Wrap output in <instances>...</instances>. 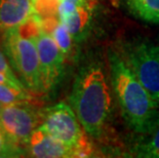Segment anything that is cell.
I'll return each mask as SVG.
<instances>
[{"label":"cell","instance_id":"9c48e42d","mask_svg":"<svg viewBox=\"0 0 159 158\" xmlns=\"http://www.w3.org/2000/svg\"><path fill=\"white\" fill-rule=\"evenodd\" d=\"M33 15L32 0H0V31L19 28Z\"/></svg>","mask_w":159,"mask_h":158},{"label":"cell","instance_id":"44dd1931","mask_svg":"<svg viewBox=\"0 0 159 158\" xmlns=\"http://www.w3.org/2000/svg\"><path fill=\"white\" fill-rule=\"evenodd\" d=\"M3 106H4V105H3V104H2L1 102H0V112H1V110H2V108H3Z\"/></svg>","mask_w":159,"mask_h":158},{"label":"cell","instance_id":"9a60e30c","mask_svg":"<svg viewBox=\"0 0 159 158\" xmlns=\"http://www.w3.org/2000/svg\"><path fill=\"white\" fill-rule=\"evenodd\" d=\"M61 2L62 0H35L33 2L34 13L40 18L57 16Z\"/></svg>","mask_w":159,"mask_h":158},{"label":"cell","instance_id":"8992f818","mask_svg":"<svg viewBox=\"0 0 159 158\" xmlns=\"http://www.w3.org/2000/svg\"><path fill=\"white\" fill-rule=\"evenodd\" d=\"M123 60L159 106V46L136 43L126 48Z\"/></svg>","mask_w":159,"mask_h":158},{"label":"cell","instance_id":"4fadbf2b","mask_svg":"<svg viewBox=\"0 0 159 158\" xmlns=\"http://www.w3.org/2000/svg\"><path fill=\"white\" fill-rule=\"evenodd\" d=\"M91 16L90 5H78L72 15H71L64 24L67 27L70 34L74 40L80 38L85 33L89 25Z\"/></svg>","mask_w":159,"mask_h":158},{"label":"cell","instance_id":"277c9868","mask_svg":"<svg viewBox=\"0 0 159 158\" xmlns=\"http://www.w3.org/2000/svg\"><path fill=\"white\" fill-rule=\"evenodd\" d=\"M53 138L77 151V157H87L93 153L85 130L71 105L60 102L42 112L39 125Z\"/></svg>","mask_w":159,"mask_h":158},{"label":"cell","instance_id":"5bb4252c","mask_svg":"<svg viewBox=\"0 0 159 158\" xmlns=\"http://www.w3.org/2000/svg\"><path fill=\"white\" fill-rule=\"evenodd\" d=\"M48 34L53 38V40L57 42V44L59 45L61 50L64 52V55L68 56L71 52L73 44V37L70 34L67 27L64 23H62L59 20L55 25L52 26V28L49 30Z\"/></svg>","mask_w":159,"mask_h":158},{"label":"cell","instance_id":"ac0fdd59","mask_svg":"<svg viewBox=\"0 0 159 158\" xmlns=\"http://www.w3.org/2000/svg\"><path fill=\"white\" fill-rule=\"evenodd\" d=\"M77 6L78 5L72 1H70V0H62L59 7V12H57V16H59L60 21L62 23L66 22L69 16L75 11Z\"/></svg>","mask_w":159,"mask_h":158},{"label":"cell","instance_id":"e0dca14e","mask_svg":"<svg viewBox=\"0 0 159 158\" xmlns=\"http://www.w3.org/2000/svg\"><path fill=\"white\" fill-rule=\"evenodd\" d=\"M20 155L8 141L4 132L0 127V157H13Z\"/></svg>","mask_w":159,"mask_h":158},{"label":"cell","instance_id":"ba28073f","mask_svg":"<svg viewBox=\"0 0 159 158\" xmlns=\"http://www.w3.org/2000/svg\"><path fill=\"white\" fill-rule=\"evenodd\" d=\"M29 156L37 158H68L77 157V151L65 145L38 126L28 142Z\"/></svg>","mask_w":159,"mask_h":158},{"label":"cell","instance_id":"2e32d148","mask_svg":"<svg viewBox=\"0 0 159 158\" xmlns=\"http://www.w3.org/2000/svg\"><path fill=\"white\" fill-rule=\"evenodd\" d=\"M8 60L6 58V55H4L1 50H0V73L4 74V75L11 80L13 83H16V85L21 86V87H26L25 85L21 82V80L19 79V77L16 76V72L13 71L12 67L9 65ZM28 89V88H27Z\"/></svg>","mask_w":159,"mask_h":158},{"label":"cell","instance_id":"52a82bcc","mask_svg":"<svg viewBox=\"0 0 159 158\" xmlns=\"http://www.w3.org/2000/svg\"><path fill=\"white\" fill-rule=\"evenodd\" d=\"M39 55L43 89L48 92L59 81L63 73L65 55L57 42L43 29L34 37Z\"/></svg>","mask_w":159,"mask_h":158},{"label":"cell","instance_id":"ffe728a7","mask_svg":"<svg viewBox=\"0 0 159 158\" xmlns=\"http://www.w3.org/2000/svg\"><path fill=\"white\" fill-rule=\"evenodd\" d=\"M70 1L74 2L77 5H90L89 0H70Z\"/></svg>","mask_w":159,"mask_h":158},{"label":"cell","instance_id":"5b68a950","mask_svg":"<svg viewBox=\"0 0 159 158\" xmlns=\"http://www.w3.org/2000/svg\"><path fill=\"white\" fill-rule=\"evenodd\" d=\"M33 106L4 105L0 112V127L19 154L22 147L28 146L33 132L42 121V113Z\"/></svg>","mask_w":159,"mask_h":158},{"label":"cell","instance_id":"6da1fadb","mask_svg":"<svg viewBox=\"0 0 159 158\" xmlns=\"http://www.w3.org/2000/svg\"><path fill=\"white\" fill-rule=\"evenodd\" d=\"M70 105L87 136L102 139L112 111V96L100 64L91 63L79 71L70 95Z\"/></svg>","mask_w":159,"mask_h":158},{"label":"cell","instance_id":"7402d4cb","mask_svg":"<svg viewBox=\"0 0 159 158\" xmlns=\"http://www.w3.org/2000/svg\"><path fill=\"white\" fill-rule=\"evenodd\" d=\"M32 1H33V2H34V1H35V0H32Z\"/></svg>","mask_w":159,"mask_h":158},{"label":"cell","instance_id":"30bf717a","mask_svg":"<svg viewBox=\"0 0 159 158\" xmlns=\"http://www.w3.org/2000/svg\"><path fill=\"white\" fill-rule=\"evenodd\" d=\"M140 134L142 137L134 146L136 156L159 158V118L147 132Z\"/></svg>","mask_w":159,"mask_h":158},{"label":"cell","instance_id":"d6986e66","mask_svg":"<svg viewBox=\"0 0 159 158\" xmlns=\"http://www.w3.org/2000/svg\"><path fill=\"white\" fill-rule=\"evenodd\" d=\"M0 83H4V84H9V85H13V86H16V87H21V86L16 85V83H13L11 79L7 78V77L2 73H0ZM24 88H26V87H24Z\"/></svg>","mask_w":159,"mask_h":158},{"label":"cell","instance_id":"3957f363","mask_svg":"<svg viewBox=\"0 0 159 158\" xmlns=\"http://www.w3.org/2000/svg\"><path fill=\"white\" fill-rule=\"evenodd\" d=\"M3 44L13 71L21 82L36 96L44 93L36 42L22 34L19 28L4 32Z\"/></svg>","mask_w":159,"mask_h":158},{"label":"cell","instance_id":"7c38bea8","mask_svg":"<svg viewBox=\"0 0 159 158\" xmlns=\"http://www.w3.org/2000/svg\"><path fill=\"white\" fill-rule=\"evenodd\" d=\"M134 16L151 24H159V0H126Z\"/></svg>","mask_w":159,"mask_h":158},{"label":"cell","instance_id":"8fae6325","mask_svg":"<svg viewBox=\"0 0 159 158\" xmlns=\"http://www.w3.org/2000/svg\"><path fill=\"white\" fill-rule=\"evenodd\" d=\"M0 102L3 105H35L37 100L29 89L0 83Z\"/></svg>","mask_w":159,"mask_h":158},{"label":"cell","instance_id":"7a4b0ae2","mask_svg":"<svg viewBox=\"0 0 159 158\" xmlns=\"http://www.w3.org/2000/svg\"><path fill=\"white\" fill-rule=\"evenodd\" d=\"M109 62L111 83L124 120L137 133L147 132L159 118V106L122 56L112 52Z\"/></svg>","mask_w":159,"mask_h":158}]
</instances>
